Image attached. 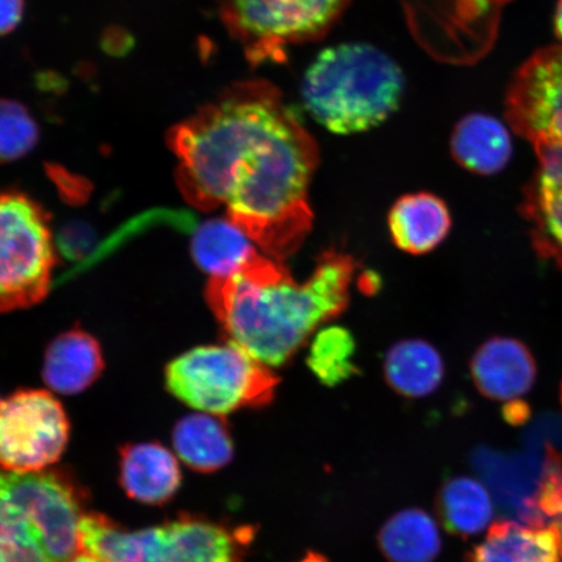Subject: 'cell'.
<instances>
[{
    "label": "cell",
    "instance_id": "1",
    "mask_svg": "<svg viewBox=\"0 0 562 562\" xmlns=\"http://www.w3.org/2000/svg\"><path fill=\"white\" fill-rule=\"evenodd\" d=\"M167 140L192 206L226 207L228 220L279 262L301 248L313 228L308 188L319 149L273 83H234Z\"/></svg>",
    "mask_w": 562,
    "mask_h": 562
},
{
    "label": "cell",
    "instance_id": "2",
    "mask_svg": "<svg viewBox=\"0 0 562 562\" xmlns=\"http://www.w3.org/2000/svg\"><path fill=\"white\" fill-rule=\"evenodd\" d=\"M355 273L353 258L328 250L299 283L283 262L261 252L229 277L210 278L206 299L228 342L279 368L346 311Z\"/></svg>",
    "mask_w": 562,
    "mask_h": 562
},
{
    "label": "cell",
    "instance_id": "3",
    "mask_svg": "<svg viewBox=\"0 0 562 562\" xmlns=\"http://www.w3.org/2000/svg\"><path fill=\"white\" fill-rule=\"evenodd\" d=\"M405 76L375 46L350 42L315 56L301 82L305 110L316 123L348 136L382 125L402 105Z\"/></svg>",
    "mask_w": 562,
    "mask_h": 562
},
{
    "label": "cell",
    "instance_id": "4",
    "mask_svg": "<svg viewBox=\"0 0 562 562\" xmlns=\"http://www.w3.org/2000/svg\"><path fill=\"white\" fill-rule=\"evenodd\" d=\"M81 497L65 476L0 473V561L67 562L81 553Z\"/></svg>",
    "mask_w": 562,
    "mask_h": 562
},
{
    "label": "cell",
    "instance_id": "5",
    "mask_svg": "<svg viewBox=\"0 0 562 562\" xmlns=\"http://www.w3.org/2000/svg\"><path fill=\"white\" fill-rule=\"evenodd\" d=\"M257 529L186 516L128 531L101 515H83L81 552L105 562H244Z\"/></svg>",
    "mask_w": 562,
    "mask_h": 562
},
{
    "label": "cell",
    "instance_id": "6",
    "mask_svg": "<svg viewBox=\"0 0 562 562\" xmlns=\"http://www.w3.org/2000/svg\"><path fill=\"white\" fill-rule=\"evenodd\" d=\"M167 389L201 413L226 416L245 407H263L276 397L280 379L271 368L226 342L196 347L166 370Z\"/></svg>",
    "mask_w": 562,
    "mask_h": 562
},
{
    "label": "cell",
    "instance_id": "7",
    "mask_svg": "<svg viewBox=\"0 0 562 562\" xmlns=\"http://www.w3.org/2000/svg\"><path fill=\"white\" fill-rule=\"evenodd\" d=\"M351 0H222L221 16L252 66L327 34Z\"/></svg>",
    "mask_w": 562,
    "mask_h": 562
},
{
    "label": "cell",
    "instance_id": "8",
    "mask_svg": "<svg viewBox=\"0 0 562 562\" xmlns=\"http://www.w3.org/2000/svg\"><path fill=\"white\" fill-rule=\"evenodd\" d=\"M54 267L45 211L24 194L0 193V313L44 300L50 291Z\"/></svg>",
    "mask_w": 562,
    "mask_h": 562
},
{
    "label": "cell",
    "instance_id": "9",
    "mask_svg": "<svg viewBox=\"0 0 562 562\" xmlns=\"http://www.w3.org/2000/svg\"><path fill=\"white\" fill-rule=\"evenodd\" d=\"M69 424L52 393L19 391L0 402V467L5 472H41L65 452Z\"/></svg>",
    "mask_w": 562,
    "mask_h": 562
},
{
    "label": "cell",
    "instance_id": "10",
    "mask_svg": "<svg viewBox=\"0 0 562 562\" xmlns=\"http://www.w3.org/2000/svg\"><path fill=\"white\" fill-rule=\"evenodd\" d=\"M507 119L533 146L562 147V46L543 48L519 68L508 91Z\"/></svg>",
    "mask_w": 562,
    "mask_h": 562
},
{
    "label": "cell",
    "instance_id": "11",
    "mask_svg": "<svg viewBox=\"0 0 562 562\" xmlns=\"http://www.w3.org/2000/svg\"><path fill=\"white\" fill-rule=\"evenodd\" d=\"M473 382L484 397L512 403L536 384L537 362L529 348L513 337H491L470 362Z\"/></svg>",
    "mask_w": 562,
    "mask_h": 562
},
{
    "label": "cell",
    "instance_id": "12",
    "mask_svg": "<svg viewBox=\"0 0 562 562\" xmlns=\"http://www.w3.org/2000/svg\"><path fill=\"white\" fill-rule=\"evenodd\" d=\"M463 562H562V522H494Z\"/></svg>",
    "mask_w": 562,
    "mask_h": 562
},
{
    "label": "cell",
    "instance_id": "13",
    "mask_svg": "<svg viewBox=\"0 0 562 562\" xmlns=\"http://www.w3.org/2000/svg\"><path fill=\"white\" fill-rule=\"evenodd\" d=\"M452 227L451 211L438 195L419 192L403 195L391 207L389 228L400 250L427 255L446 240Z\"/></svg>",
    "mask_w": 562,
    "mask_h": 562
},
{
    "label": "cell",
    "instance_id": "14",
    "mask_svg": "<svg viewBox=\"0 0 562 562\" xmlns=\"http://www.w3.org/2000/svg\"><path fill=\"white\" fill-rule=\"evenodd\" d=\"M103 367L100 342L75 328L56 337L46 350L44 379L55 392L76 395L97 381Z\"/></svg>",
    "mask_w": 562,
    "mask_h": 562
},
{
    "label": "cell",
    "instance_id": "15",
    "mask_svg": "<svg viewBox=\"0 0 562 562\" xmlns=\"http://www.w3.org/2000/svg\"><path fill=\"white\" fill-rule=\"evenodd\" d=\"M121 481L130 497L145 504H161L179 490L181 472L176 457L157 442L122 449Z\"/></svg>",
    "mask_w": 562,
    "mask_h": 562
},
{
    "label": "cell",
    "instance_id": "16",
    "mask_svg": "<svg viewBox=\"0 0 562 562\" xmlns=\"http://www.w3.org/2000/svg\"><path fill=\"white\" fill-rule=\"evenodd\" d=\"M452 157L475 175H496L508 166L513 146L509 132L497 119L472 114L457 123L451 137Z\"/></svg>",
    "mask_w": 562,
    "mask_h": 562
},
{
    "label": "cell",
    "instance_id": "17",
    "mask_svg": "<svg viewBox=\"0 0 562 562\" xmlns=\"http://www.w3.org/2000/svg\"><path fill=\"white\" fill-rule=\"evenodd\" d=\"M173 447L186 465L200 473H214L234 459L235 445L226 420L196 413L179 420Z\"/></svg>",
    "mask_w": 562,
    "mask_h": 562
},
{
    "label": "cell",
    "instance_id": "18",
    "mask_svg": "<svg viewBox=\"0 0 562 562\" xmlns=\"http://www.w3.org/2000/svg\"><path fill=\"white\" fill-rule=\"evenodd\" d=\"M383 370L386 384L397 395L420 398L439 389L445 378V361L430 342L407 339L386 351Z\"/></svg>",
    "mask_w": 562,
    "mask_h": 562
},
{
    "label": "cell",
    "instance_id": "19",
    "mask_svg": "<svg viewBox=\"0 0 562 562\" xmlns=\"http://www.w3.org/2000/svg\"><path fill=\"white\" fill-rule=\"evenodd\" d=\"M192 256L210 278L229 277L259 256L257 245L228 217H215L195 229Z\"/></svg>",
    "mask_w": 562,
    "mask_h": 562
},
{
    "label": "cell",
    "instance_id": "20",
    "mask_svg": "<svg viewBox=\"0 0 562 562\" xmlns=\"http://www.w3.org/2000/svg\"><path fill=\"white\" fill-rule=\"evenodd\" d=\"M379 550L389 562H434L441 551L437 522L413 508L393 515L378 533Z\"/></svg>",
    "mask_w": 562,
    "mask_h": 562
},
{
    "label": "cell",
    "instance_id": "21",
    "mask_svg": "<svg viewBox=\"0 0 562 562\" xmlns=\"http://www.w3.org/2000/svg\"><path fill=\"white\" fill-rule=\"evenodd\" d=\"M435 508L442 527L463 539L482 532L494 517L488 491L469 476H454L442 483Z\"/></svg>",
    "mask_w": 562,
    "mask_h": 562
},
{
    "label": "cell",
    "instance_id": "22",
    "mask_svg": "<svg viewBox=\"0 0 562 562\" xmlns=\"http://www.w3.org/2000/svg\"><path fill=\"white\" fill-rule=\"evenodd\" d=\"M525 194L522 213L531 223L532 244L562 269V187L533 179Z\"/></svg>",
    "mask_w": 562,
    "mask_h": 562
},
{
    "label": "cell",
    "instance_id": "23",
    "mask_svg": "<svg viewBox=\"0 0 562 562\" xmlns=\"http://www.w3.org/2000/svg\"><path fill=\"white\" fill-rule=\"evenodd\" d=\"M356 341L348 329L329 326L315 335L307 367L323 385L336 386L358 374L353 357Z\"/></svg>",
    "mask_w": 562,
    "mask_h": 562
},
{
    "label": "cell",
    "instance_id": "24",
    "mask_svg": "<svg viewBox=\"0 0 562 562\" xmlns=\"http://www.w3.org/2000/svg\"><path fill=\"white\" fill-rule=\"evenodd\" d=\"M38 138V125L25 105L0 100V164H10L27 156Z\"/></svg>",
    "mask_w": 562,
    "mask_h": 562
},
{
    "label": "cell",
    "instance_id": "25",
    "mask_svg": "<svg viewBox=\"0 0 562 562\" xmlns=\"http://www.w3.org/2000/svg\"><path fill=\"white\" fill-rule=\"evenodd\" d=\"M539 170L536 179L557 187H562V147L536 145Z\"/></svg>",
    "mask_w": 562,
    "mask_h": 562
},
{
    "label": "cell",
    "instance_id": "26",
    "mask_svg": "<svg viewBox=\"0 0 562 562\" xmlns=\"http://www.w3.org/2000/svg\"><path fill=\"white\" fill-rule=\"evenodd\" d=\"M24 15V0H0V37L16 30Z\"/></svg>",
    "mask_w": 562,
    "mask_h": 562
},
{
    "label": "cell",
    "instance_id": "27",
    "mask_svg": "<svg viewBox=\"0 0 562 562\" xmlns=\"http://www.w3.org/2000/svg\"><path fill=\"white\" fill-rule=\"evenodd\" d=\"M133 41L128 33L121 30H112L104 34V50L112 55H122L130 50Z\"/></svg>",
    "mask_w": 562,
    "mask_h": 562
},
{
    "label": "cell",
    "instance_id": "28",
    "mask_svg": "<svg viewBox=\"0 0 562 562\" xmlns=\"http://www.w3.org/2000/svg\"><path fill=\"white\" fill-rule=\"evenodd\" d=\"M531 414L529 404L522 400H515L504 406L503 417L507 419L508 424L519 426L524 425L529 419Z\"/></svg>",
    "mask_w": 562,
    "mask_h": 562
},
{
    "label": "cell",
    "instance_id": "29",
    "mask_svg": "<svg viewBox=\"0 0 562 562\" xmlns=\"http://www.w3.org/2000/svg\"><path fill=\"white\" fill-rule=\"evenodd\" d=\"M554 32L558 37L562 41V0L558 5L557 13H554Z\"/></svg>",
    "mask_w": 562,
    "mask_h": 562
},
{
    "label": "cell",
    "instance_id": "30",
    "mask_svg": "<svg viewBox=\"0 0 562 562\" xmlns=\"http://www.w3.org/2000/svg\"><path fill=\"white\" fill-rule=\"evenodd\" d=\"M67 562H105L101 559H98L95 557H91V554H88L86 552H81L80 554H77L74 559H70Z\"/></svg>",
    "mask_w": 562,
    "mask_h": 562
},
{
    "label": "cell",
    "instance_id": "31",
    "mask_svg": "<svg viewBox=\"0 0 562 562\" xmlns=\"http://www.w3.org/2000/svg\"><path fill=\"white\" fill-rule=\"evenodd\" d=\"M299 562H329L323 554L316 552H308L306 557Z\"/></svg>",
    "mask_w": 562,
    "mask_h": 562
},
{
    "label": "cell",
    "instance_id": "32",
    "mask_svg": "<svg viewBox=\"0 0 562 562\" xmlns=\"http://www.w3.org/2000/svg\"><path fill=\"white\" fill-rule=\"evenodd\" d=\"M561 398H562V393H561Z\"/></svg>",
    "mask_w": 562,
    "mask_h": 562
},
{
    "label": "cell",
    "instance_id": "33",
    "mask_svg": "<svg viewBox=\"0 0 562 562\" xmlns=\"http://www.w3.org/2000/svg\"><path fill=\"white\" fill-rule=\"evenodd\" d=\"M0 562H4V561H0Z\"/></svg>",
    "mask_w": 562,
    "mask_h": 562
}]
</instances>
